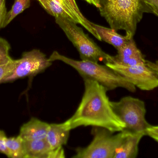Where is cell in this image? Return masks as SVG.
Returning a JSON list of instances; mask_svg holds the SVG:
<instances>
[{
    "instance_id": "cell-26",
    "label": "cell",
    "mask_w": 158,
    "mask_h": 158,
    "mask_svg": "<svg viewBox=\"0 0 158 158\" xmlns=\"http://www.w3.org/2000/svg\"><path fill=\"white\" fill-rule=\"evenodd\" d=\"M84 1L87 2V3L90 4L94 6H95L97 7L98 8H99V5L98 0H84Z\"/></svg>"
},
{
    "instance_id": "cell-1",
    "label": "cell",
    "mask_w": 158,
    "mask_h": 158,
    "mask_svg": "<svg viewBox=\"0 0 158 158\" xmlns=\"http://www.w3.org/2000/svg\"><path fill=\"white\" fill-rule=\"evenodd\" d=\"M83 79V95L74 115L63 122L66 128L71 130L81 126L100 127L113 133L123 130L125 124L112 109L106 88L95 81Z\"/></svg>"
},
{
    "instance_id": "cell-16",
    "label": "cell",
    "mask_w": 158,
    "mask_h": 158,
    "mask_svg": "<svg viewBox=\"0 0 158 158\" xmlns=\"http://www.w3.org/2000/svg\"><path fill=\"white\" fill-rule=\"evenodd\" d=\"M6 144L8 158H26L24 141L19 135L7 138Z\"/></svg>"
},
{
    "instance_id": "cell-22",
    "label": "cell",
    "mask_w": 158,
    "mask_h": 158,
    "mask_svg": "<svg viewBox=\"0 0 158 158\" xmlns=\"http://www.w3.org/2000/svg\"><path fill=\"white\" fill-rule=\"evenodd\" d=\"M146 135L158 143V125H150L146 130Z\"/></svg>"
},
{
    "instance_id": "cell-20",
    "label": "cell",
    "mask_w": 158,
    "mask_h": 158,
    "mask_svg": "<svg viewBox=\"0 0 158 158\" xmlns=\"http://www.w3.org/2000/svg\"><path fill=\"white\" fill-rule=\"evenodd\" d=\"M7 13L6 0H0V30L3 28Z\"/></svg>"
},
{
    "instance_id": "cell-4",
    "label": "cell",
    "mask_w": 158,
    "mask_h": 158,
    "mask_svg": "<svg viewBox=\"0 0 158 158\" xmlns=\"http://www.w3.org/2000/svg\"><path fill=\"white\" fill-rule=\"evenodd\" d=\"M55 21L77 48L81 60L113 63L112 56L104 52L77 24L61 17L55 18Z\"/></svg>"
},
{
    "instance_id": "cell-25",
    "label": "cell",
    "mask_w": 158,
    "mask_h": 158,
    "mask_svg": "<svg viewBox=\"0 0 158 158\" xmlns=\"http://www.w3.org/2000/svg\"><path fill=\"white\" fill-rule=\"evenodd\" d=\"M146 64L149 67L155 70L158 74V60L155 62L147 60Z\"/></svg>"
},
{
    "instance_id": "cell-12",
    "label": "cell",
    "mask_w": 158,
    "mask_h": 158,
    "mask_svg": "<svg viewBox=\"0 0 158 158\" xmlns=\"http://www.w3.org/2000/svg\"><path fill=\"white\" fill-rule=\"evenodd\" d=\"M50 124L36 117H32L20 128L19 135L24 141L45 139Z\"/></svg>"
},
{
    "instance_id": "cell-11",
    "label": "cell",
    "mask_w": 158,
    "mask_h": 158,
    "mask_svg": "<svg viewBox=\"0 0 158 158\" xmlns=\"http://www.w3.org/2000/svg\"><path fill=\"white\" fill-rule=\"evenodd\" d=\"M127 134L116 152L114 158H135L138 156L139 145L145 132H137L127 130Z\"/></svg>"
},
{
    "instance_id": "cell-7",
    "label": "cell",
    "mask_w": 158,
    "mask_h": 158,
    "mask_svg": "<svg viewBox=\"0 0 158 158\" xmlns=\"http://www.w3.org/2000/svg\"><path fill=\"white\" fill-rule=\"evenodd\" d=\"M40 5L55 18L61 17L80 24L95 38L101 41V38L91 22L82 14L76 0H41Z\"/></svg>"
},
{
    "instance_id": "cell-5",
    "label": "cell",
    "mask_w": 158,
    "mask_h": 158,
    "mask_svg": "<svg viewBox=\"0 0 158 158\" xmlns=\"http://www.w3.org/2000/svg\"><path fill=\"white\" fill-rule=\"evenodd\" d=\"M93 140L85 147L76 148L73 158H114L122 142L127 134V130L116 135L105 128L93 127L91 131Z\"/></svg>"
},
{
    "instance_id": "cell-2",
    "label": "cell",
    "mask_w": 158,
    "mask_h": 158,
    "mask_svg": "<svg viewBox=\"0 0 158 158\" xmlns=\"http://www.w3.org/2000/svg\"><path fill=\"white\" fill-rule=\"evenodd\" d=\"M99 13L111 28L124 30L125 36L133 38L137 24L145 13H152L145 0H98Z\"/></svg>"
},
{
    "instance_id": "cell-8",
    "label": "cell",
    "mask_w": 158,
    "mask_h": 158,
    "mask_svg": "<svg viewBox=\"0 0 158 158\" xmlns=\"http://www.w3.org/2000/svg\"><path fill=\"white\" fill-rule=\"evenodd\" d=\"M11 74L5 78L1 83L10 82L18 79L34 77L42 73L52 64L46 55L39 49L24 52Z\"/></svg>"
},
{
    "instance_id": "cell-21",
    "label": "cell",
    "mask_w": 158,
    "mask_h": 158,
    "mask_svg": "<svg viewBox=\"0 0 158 158\" xmlns=\"http://www.w3.org/2000/svg\"><path fill=\"white\" fill-rule=\"evenodd\" d=\"M7 138L5 132L0 130V153L3 154L8 157V152L6 144Z\"/></svg>"
},
{
    "instance_id": "cell-23",
    "label": "cell",
    "mask_w": 158,
    "mask_h": 158,
    "mask_svg": "<svg viewBox=\"0 0 158 158\" xmlns=\"http://www.w3.org/2000/svg\"><path fill=\"white\" fill-rule=\"evenodd\" d=\"M65 158V154L63 147H58L56 149H53L50 156V158Z\"/></svg>"
},
{
    "instance_id": "cell-3",
    "label": "cell",
    "mask_w": 158,
    "mask_h": 158,
    "mask_svg": "<svg viewBox=\"0 0 158 158\" xmlns=\"http://www.w3.org/2000/svg\"><path fill=\"white\" fill-rule=\"evenodd\" d=\"M52 62L60 61L75 69L82 79L87 78L97 82L108 91L118 88H123L131 92L136 91V87L118 72L106 65L87 61L77 60L54 51L49 58Z\"/></svg>"
},
{
    "instance_id": "cell-27",
    "label": "cell",
    "mask_w": 158,
    "mask_h": 158,
    "mask_svg": "<svg viewBox=\"0 0 158 158\" xmlns=\"http://www.w3.org/2000/svg\"><path fill=\"white\" fill-rule=\"evenodd\" d=\"M37 1H38V2H40V1H41V0H37Z\"/></svg>"
},
{
    "instance_id": "cell-14",
    "label": "cell",
    "mask_w": 158,
    "mask_h": 158,
    "mask_svg": "<svg viewBox=\"0 0 158 158\" xmlns=\"http://www.w3.org/2000/svg\"><path fill=\"white\" fill-rule=\"evenodd\" d=\"M101 38V41L113 45L117 50L125 45L130 39L118 34L115 30L107 28L91 22Z\"/></svg>"
},
{
    "instance_id": "cell-10",
    "label": "cell",
    "mask_w": 158,
    "mask_h": 158,
    "mask_svg": "<svg viewBox=\"0 0 158 158\" xmlns=\"http://www.w3.org/2000/svg\"><path fill=\"white\" fill-rule=\"evenodd\" d=\"M118 53L112 56L113 63L124 66H134L146 64L141 51L137 47L133 38L121 48L117 50Z\"/></svg>"
},
{
    "instance_id": "cell-17",
    "label": "cell",
    "mask_w": 158,
    "mask_h": 158,
    "mask_svg": "<svg viewBox=\"0 0 158 158\" xmlns=\"http://www.w3.org/2000/svg\"><path fill=\"white\" fill-rule=\"evenodd\" d=\"M31 0H15L10 11L6 14L3 28L7 26L17 16L30 6Z\"/></svg>"
},
{
    "instance_id": "cell-19",
    "label": "cell",
    "mask_w": 158,
    "mask_h": 158,
    "mask_svg": "<svg viewBox=\"0 0 158 158\" xmlns=\"http://www.w3.org/2000/svg\"><path fill=\"white\" fill-rule=\"evenodd\" d=\"M18 60H13L6 65L0 66V84L2 81L10 75L16 66Z\"/></svg>"
},
{
    "instance_id": "cell-6",
    "label": "cell",
    "mask_w": 158,
    "mask_h": 158,
    "mask_svg": "<svg viewBox=\"0 0 158 158\" xmlns=\"http://www.w3.org/2000/svg\"><path fill=\"white\" fill-rule=\"evenodd\" d=\"M110 105L116 115L125 124V129L146 133L151 125L146 119L145 104L141 99L124 96L119 101H110Z\"/></svg>"
},
{
    "instance_id": "cell-13",
    "label": "cell",
    "mask_w": 158,
    "mask_h": 158,
    "mask_svg": "<svg viewBox=\"0 0 158 158\" xmlns=\"http://www.w3.org/2000/svg\"><path fill=\"white\" fill-rule=\"evenodd\" d=\"M70 131L66 128L63 122L51 123L45 139L52 149L63 147L67 144Z\"/></svg>"
},
{
    "instance_id": "cell-18",
    "label": "cell",
    "mask_w": 158,
    "mask_h": 158,
    "mask_svg": "<svg viewBox=\"0 0 158 158\" xmlns=\"http://www.w3.org/2000/svg\"><path fill=\"white\" fill-rule=\"evenodd\" d=\"M10 44L6 40L0 38V66L6 65L13 60L9 55Z\"/></svg>"
},
{
    "instance_id": "cell-15",
    "label": "cell",
    "mask_w": 158,
    "mask_h": 158,
    "mask_svg": "<svg viewBox=\"0 0 158 158\" xmlns=\"http://www.w3.org/2000/svg\"><path fill=\"white\" fill-rule=\"evenodd\" d=\"M26 158H50L53 149L46 139L24 141Z\"/></svg>"
},
{
    "instance_id": "cell-24",
    "label": "cell",
    "mask_w": 158,
    "mask_h": 158,
    "mask_svg": "<svg viewBox=\"0 0 158 158\" xmlns=\"http://www.w3.org/2000/svg\"><path fill=\"white\" fill-rule=\"evenodd\" d=\"M145 1L153 10V14L158 15V0H145Z\"/></svg>"
},
{
    "instance_id": "cell-9",
    "label": "cell",
    "mask_w": 158,
    "mask_h": 158,
    "mask_svg": "<svg viewBox=\"0 0 158 158\" xmlns=\"http://www.w3.org/2000/svg\"><path fill=\"white\" fill-rule=\"evenodd\" d=\"M105 65L142 91H152L158 87V74L147 64L134 66H122L114 63Z\"/></svg>"
}]
</instances>
